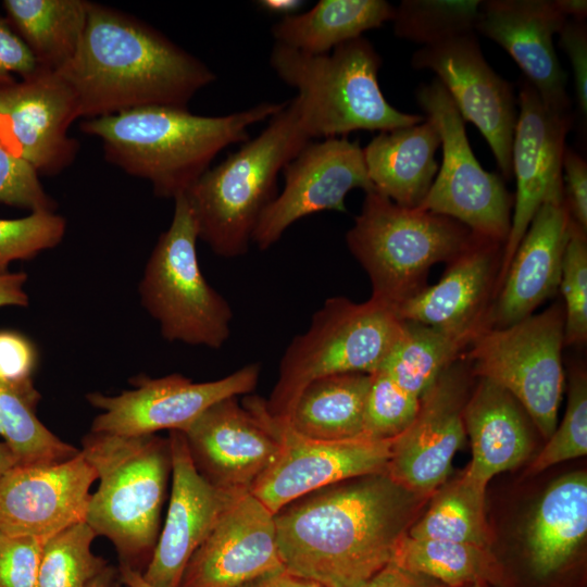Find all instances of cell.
<instances>
[{
  "label": "cell",
  "mask_w": 587,
  "mask_h": 587,
  "mask_svg": "<svg viewBox=\"0 0 587 587\" xmlns=\"http://www.w3.org/2000/svg\"><path fill=\"white\" fill-rule=\"evenodd\" d=\"M428 500L386 472L307 494L274 514L285 571L322 587H359L392 561Z\"/></svg>",
  "instance_id": "1"
},
{
  "label": "cell",
  "mask_w": 587,
  "mask_h": 587,
  "mask_svg": "<svg viewBox=\"0 0 587 587\" xmlns=\"http://www.w3.org/2000/svg\"><path fill=\"white\" fill-rule=\"evenodd\" d=\"M58 73L73 88L85 120L149 105L187 108L216 79L208 65L151 25L91 1L80 46Z\"/></svg>",
  "instance_id": "2"
},
{
  "label": "cell",
  "mask_w": 587,
  "mask_h": 587,
  "mask_svg": "<svg viewBox=\"0 0 587 587\" xmlns=\"http://www.w3.org/2000/svg\"><path fill=\"white\" fill-rule=\"evenodd\" d=\"M286 102H261L221 116L149 105L87 118L80 130L101 140L109 163L148 180L157 197L174 200L190 189L223 149L247 141L249 128L270 120Z\"/></svg>",
  "instance_id": "3"
},
{
  "label": "cell",
  "mask_w": 587,
  "mask_h": 587,
  "mask_svg": "<svg viewBox=\"0 0 587 587\" xmlns=\"http://www.w3.org/2000/svg\"><path fill=\"white\" fill-rule=\"evenodd\" d=\"M311 140L296 96L258 136L207 170L185 193L199 239L222 258L243 255L260 216L277 195L279 173Z\"/></svg>",
  "instance_id": "4"
},
{
  "label": "cell",
  "mask_w": 587,
  "mask_h": 587,
  "mask_svg": "<svg viewBox=\"0 0 587 587\" xmlns=\"http://www.w3.org/2000/svg\"><path fill=\"white\" fill-rule=\"evenodd\" d=\"M99 478L86 523L114 545L120 566L143 573L160 534L171 472L168 439L90 432L80 450Z\"/></svg>",
  "instance_id": "5"
},
{
  "label": "cell",
  "mask_w": 587,
  "mask_h": 587,
  "mask_svg": "<svg viewBox=\"0 0 587 587\" xmlns=\"http://www.w3.org/2000/svg\"><path fill=\"white\" fill-rule=\"evenodd\" d=\"M270 65L280 80L297 89L311 139L346 137L355 130L387 132L425 118L387 101L378 83L382 58L363 36L324 54L275 42Z\"/></svg>",
  "instance_id": "6"
},
{
  "label": "cell",
  "mask_w": 587,
  "mask_h": 587,
  "mask_svg": "<svg viewBox=\"0 0 587 587\" xmlns=\"http://www.w3.org/2000/svg\"><path fill=\"white\" fill-rule=\"evenodd\" d=\"M475 238L462 223L365 192L346 243L366 272L372 298L395 309L426 287L429 268L450 262Z\"/></svg>",
  "instance_id": "7"
},
{
  "label": "cell",
  "mask_w": 587,
  "mask_h": 587,
  "mask_svg": "<svg viewBox=\"0 0 587 587\" xmlns=\"http://www.w3.org/2000/svg\"><path fill=\"white\" fill-rule=\"evenodd\" d=\"M403 327L396 309L375 298L363 302L328 298L312 315L308 329L285 349L278 380L270 399H263L266 411L285 419L311 382L335 374L377 371Z\"/></svg>",
  "instance_id": "8"
},
{
  "label": "cell",
  "mask_w": 587,
  "mask_h": 587,
  "mask_svg": "<svg viewBox=\"0 0 587 587\" xmlns=\"http://www.w3.org/2000/svg\"><path fill=\"white\" fill-rule=\"evenodd\" d=\"M198 239L191 208L180 195L145 266L139 296L167 341L220 349L230 336L233 310L200 268Z\"/></svg>",
  "instance_id": "9"
},
{
  "label": "cell",
  "mask_w": 587,
  "mask_h": 587,
  "mask_svg": "<svg viewBox=\"0 0 587 587\" xmlns=\"http://www.w3.org/2000/svg\"><path fill=\"white\" fill-rule=\"evenodd\" d=\"M564 310L554 303L505 327L482 329L462 355L474 375L505 389L548 439L564 388Z\"/></svg>",
  "instance_id": "10"
},
{
  "label": "cell",
  "mask_w": 587,
  "mask_h": 587,
  "mask_svg": "<svg viewBox=\"0 0 587 587\" xmlns=\"http://www.w3.org/2000/svg\"><path fill=\"white\" fill-rule=\"evenodd\" d=\"M415 93L442 146L441 166L419 208L451 217L473 234L504 245L513 199L502 177L484 170L475 158L465 122L436 77L421 85Z\"/></svg>",
  "instance_id": "11"
},
{
  "label": "cell",
  "mask_w": 587,
  "mask_h": 587,
  "mask_svg": "<svg viewBox=\"0 0 587 587\" xmlns=\"http://www.w3.org/2000/svg\"><path fill=\"white\" fill-rule=\"evenodd\" d=\"M242 405L282 444L278 459L250 492L273 514L314 490L387 470L394 439H310L296 434L284 420L271 415L262 398L248 396Z\"/></svg>",
  "instance_id": "12"
},
{
  "label": "cell",
  "mask_w": 587,
  "mask_h": 587,
  "mask_svg": "<svg viewBox=\"0 0 587 587\" xmlns=\"http://www.w3.org/2000/svg\"><path fill=\"white\" fill-rule=\"evenodd\" d=\"M260 373V364L251 363L204 383H193L180 374L160 378L138 375L130 379L133 389L120 395L86 396L92 407L101 410L90 432L121 436L151 435L162 429L184 433L214 403L250 394L258 385Z\"/></svg>",
  "instance_id": "13"
},
{
  "label": "cell",
  "mask_w": 587,
  "mask_h": 587,
  "mask_svg": "<svg viewBox=\"0 0 587 587\" xmlns=\"http://www.w3.org/2000/svg\"><path fill=\"white\" fill-rule=\"evenodd\" d=\"M411 65L436 74L464 122L479 129L502 176L510 179L517 97L485 60L475 33L422 47L413 53Z\"/></svg>",
  "instance_id": "14"
},
{
  "label": "cell",
  "mask_w": 587,
  "mask_h": 587,
  "mask_svg": "<svg viewBox=\"0 0 587 587\" xmlns=\"http://www.w3.org/2000/svg\"><path fill=\"white\" fill-rule=\"evenodd\" d=\"M78 117L77 97L58 72L38 67L0 86V140L39 175H57L75 161L79 142L68 129Z\"/></svg>",
  "instance_id": "15"
},
{
  "label": "cell",
  "mask_w": 587,
  "mask_h": 587,
  "mask_svg": "<svg viewBox=\"0 0 587 587\" xmlns=\"http://www.w3.org/2000/svg\"><path fill=\"white\" fill-rule=\"evenodd\" d=\"M285 185L263 211L252 236L260 250L275 245L297 221L322 212L347 213L353 189L374 190L363 148L347 137L309 141L283 170Z\"/></svg>",
  "instance_id": "16"
},
{
  "label": "cell",
  "mask_w": 587,
  "mask_h": 587,
  "mask_svg": "<svg viewBox=\"0 0 587 587\" xmlns=\"http://www.w3.org/2000/svg\"><path fill=\"white\" fill-rule=\"evenodd\" d=\"M517 108L511 150L516 192L511 228L495 284L497 290L538 210L546 203L564 202L562 159L565 138L573 124L572 114L559 115L549 110L524 77L520 83Z\"/></svg>",
  "instance_id": "17"
},
{
  "label": "cell",
  "mask_w": 587,
  "mask_h": 587,
  "mask_svg": "<svg viewBox=\"0 0 587 587\" xmlns=\"http://www.w3.org/2000/svg\"><path fill=\"white\" fill-rule=\"evenodd\" d=\"M464 364L448 366L420 399L409 427L392 440L386 473L405 489L430 498L449 478L452 460L466 433Z\"/></svg>",
  "instance_id": "18"
},
{
  "label": "cell",
  "mask_w": 587,
  "mask_h": 587,
  "mask_svg": "<svg viewBox=\"0 0 587 587\" xmlns=\"http://www.w3.org/2000/svg\"><path fill=\"white\" fill-rule=\"evenodd\" d=\"M95 469L83 452L46 464H16L0 478V534L49 539L86 522Z\"/></svg>",
  "instance_id": "19"
},
{
  "label": "cell",
  "mask_w": 587,
  "mask_h": 587,
  "mask_svg": "<svg viewBox=\"0 0 587 587\" xmlns=\"http://www.w3.org/2000/svg\"><path fill=\"white\" fill-rule=\"evenodd\" d=\"M283 572L274 514L248 492L223 512L188 561L178 587H246Z\"/></svg>",
  "instance_id": "20"
},
{
  "label": "cell",
  "mask_w": 587,
  "mask_h": 587,
  "mask_svg": "<svg viewBox=\"0 0 587 587\" xmlns=\"http://www.w3.org/2000/svg\"><path fill=\"white\" fill-rule=\"evenodd\" d=\"M237 398L211 405L183 435L193 465L207 482L243 495L276 462L282 444Z\"/></svg>",
  "instance_id": "21"
},
{
  "label": "cell",
  "mask_w": 587,
  "mask_h": 587,
  "mask_svg": "<svg viewBox=\"0 0 587 587\" xmlns=\"http://www.w3.org/2000/svg\"><path fill=\"white\" fill-rule=\"evenodd\" d=\"M172 490L164 525L141 574L152 587H178L193 552L241 495L223 491L197 471L182 432L168 436Z\"/></svg>",
  "instance_id": "22"
},
{
  "label": "cell",
  "mask_w": 587,
  "mask_h": 587,
  "mask_svg": "<svg viewBox=\"0 0 587 587\" xmlns=\"http://www.w3.org/2000/svg\"><path fill=\"white\" fill-rule=\"evenodd\" d=\"M566 21L552 0H485L475 29L511 55L544 104L559 115L571 114L567 76L553 43Z\"/></svg>",
  "instance_id": "23"
},
{
  "label": "cell",
  "mask_w": 587,
  "mask_h": 587,
  "mask_svg": "<svg viewBox=\"0 0 587 587\" xmlns=\"http://www.w3.org/2000/svg\"><path fill=\"white\" fill-rule=\"evenodd\" d=\"M502 243L475 235L461 253L448 262L433 286L396 308L402 321L445 332L476 336L488 326V299L496 284Z\"/></svg>",
  "instance_id": "24"
},
{
  "label": "cell",
  "mask_w": 587,
  "mask_h": 587,
  "mask_svg": "<svg viewBox=\"0 0 587 587\" xmlns=\"http://www.w3.org/2000/svg\"><path fill=\"white\" fill-rule=\"evenodd\" d=\"M571 216L565 201L546 203L532 220L508 267L488 326L505 327L532 314L559 289Z\"/></svg>",
  "instance_id": "25"
},
{
  "label": "cell",
  "mask_w": 587,
  "mask_h": 587,
  "mask_svg": "<svg viewBox=\"0 0 587 587\" xmlns=\"http://www.w3.org/2000/svg\"><path fill=\"white\" fill-rule=\"evenodd\" d=\"M521 404L502 387L479 378L463 409L472 460L463 471L487 488L497 474L519 466L532 450V438Z\"/></svg>",
  "instance_id": "26"
},
{
  "label": "cell",
  "mask_w": 587,
  "mask_h": 587,
  "mask_svg": "<svg viewBox=\"0 0 587 587\" xmlns=\"http://www.w3.org/2000/svg\"><path fill=\"white\" fill-rule=\"evenodd\" d=\"M440 142L426 116L419 124L380 132L363 148L374 190L399 205L419 207L437 175L435 154Z\"/></svg>",
  "instance_id": "27"
},
{
  "label": "cell",
  "mask_w": 587,
  "mask_h": 587,
  "mask_svg": "<svg viewBox=\"0 0 587 587\" xmlns=\"http://www.w3.org/2000/svg\"><path fill=\"white\" fill-rule=\"evenodd\" d=\"M587 534V475L562 476L546 491L527 528L533 573L549 577L573 558Z\"/></svg>",
  "instance_id": "28"
},
{
  "label": "cell",
  "mask_w": 587,
  "mask_h": 587,
  "mask_svg": "<svg viewBox=\"0 0 587 587\" xmlns=\"http://www.w3.org/2000/svg\"><path fill=\"white\" fill-rule=\"evenodd\" d=\"M370 374L342 373L317 378L298 396L284 420L305 438L341 441L363 437Z\"/></svg>",
  "instance_id": "29"
},
{
  "label": "cell",
  "mask_w": 587,
  "mask_h": 587,
  "mask_svg": "<svg viewBox=\"0 0 587 587\" xmlns=\"http://www.w3.org/2000/svg\"><path fill=\"white\" fill-rule=\"evenodd\" d=\"M394 15L395 7L385 0H321L305 12L282 17L271 34L276 43L324 54L391 22Z\"/></svg>",
  "instance_id": "30"
},
{
  "label": "cell",
  "mask_w": 587,
  "mask_h": 587,
  "mask_svg": "<svg viewBox=\"0 0 587 587\" xmlns=\"http://www.w3.org/2000/svg\"><path fill=\"white\" fill-rule=\"evenodd\" d=\"M90 1L4 0L8 23L38 67L59 72L75 57L86 29Z\"/></svg>",
  "instance_id": "31"
},
{
  "label": "cell",
  "mask_w": 587,
  "mask_h": 587,
  "mask_svg": "<svg viewBox=\"0 0 587 587\" xmlns=\"http://www.w3.org/2000/svg\"><path fill=\"white\" fill-rule=\"evenodd\" d=\"M398 565L428 576L448 587L474 584L504 587V569L489 547L439 539H417L407 534L392 559Z\"/></svg>",
  "instance_id": "32"
},
{
  "label": "cell",
  "mask_w": 587,
  "mask_h": 587,
  "mask_svg": "<svg viewBox=\"0 0 587 587\" xmlns=\"http://www.w3.org/2000/svg\"><path fill=\"white\" fill-rule=\"evenodd\" d=\"M486 488L462 472L447 479L429 498L407 535L489 547L492 535L485 512Z\"/></svg>",
  "instance_id": "33"
},
{
  "label": "cell",
  "mask_w": 587,
  "mask_h": 587,
  "mask_svg": "<svg viewBox=\"0 0 587 587\" xmlns=\"http://www.w3.org/2000/svg\"><path fill=\"white\" fill-rule=\"evenodd\" d=\"M474 338L404 321L403 332L380 370L421 399L448 366L462 359Z\"/></svg>",
  "instance_id": "34"
},
{
  "label": "cell",
  "mask_w": 587,
  "mask_h": 587,
  "mask_svg": "<svg viewBox=\"0 0 587 587\" xmlns=\"http://www.w3.org/2000/svg\"><path fill=\"white\" fill-rule=\"evenodd\" d=\"M40 394L33 384L0 380V436L18 464H48L75 457L79 450L50 432L37 417Z\"/></svg>",
  "instance_id": "35"
},
{
  "label": "cell",
  "mask_w": 587,
  "mask_h": 587,
  "mask_svg": "<svg viewBox=\"0 0 587 587\" xmlns=\"http://www.w3.org/2000/svg\"><path fill=\"white\" fill-rule=\"evenodd\" d=\"M479 0H402L395 7V35L411 42L432 46L475 33Z\"/></svg>",
  "instance_id": "36"
},
{
  "label": "cell",
  "mask_w": 587,
  "mask_h": 587,
  "mask_svg": "<svg viewBox=\"0 0 587 587\" xmlns=\"http://www.w3.org/2000/svg\"><path fill=\"white\" fill-rule=\"evenodd\" d=\"M96 533L86 523H77L46 540L42 549L38 587H88L108 566L91 551Z\"/></svg>",
  "instance_id": "37"
},
{
  "label": "cell",
  "mask_w": 587,
  "mask_h": 587,
  "mask_svg": "<svg viewBox=\"0 0 587 587\" xmlns=\"http://www.w3.org/2000/svg\"><path fill=\"white\" fill-rule=\"evenodd\" d=\"M370 377L363 437L373 440L395 439L413 422L420 399L402 389L380 369L371 373Z\"/></svg>",
  "instance_id": "38"
},
{
  "label": "cell",
  "mask_w": 587,
  "mask_h": 587,
  "mask_svg": "<svg viewBox=\"0 0 587 587\" xmlns=\"http://www.w3.org/2000/svg\"><path fill=\"white\" fill-rule=\"evenodd\" d=\"M586 233L571 218L559 286L564 299V345H584L587 339Z\"/></svg>",
  "instance_id": "39"
},
{
  "label": "cell",
  "mask_w": 587,
  "mask_h": 587,
  "mask_svg": "<svg viewBox=\"0 0 587 587\" xmlns=\"http://www.w3.org/2000/svg\"><path fill=\"white\" fill-rule=\"evenodd\" d=\"M587 453V379L583 371L572 372L564 417L529 467L540 473L554 464Z\"/></svg>",
  "instance_id": "40"
},
{
  "label": "cell",
  "mask_w": 587,
  "mask_h": 587,
  "mask_svg": "<svg viewBox=\"0 0 587 587\" xmlns=\"http://www.w3.org/2000/svg\"><path fill=\"white\" fill-rule=\"evenodd\" d=\"M66 232V221L55 212H32L21 218H0V272L10 263L29 260L58 246Z\"/></svg>",
  "instance_id": "41"
},
{
  "label": "cell",
  "mask_w": 587,
  "mask_h": 587,
  "mask_svg": "<svg viewBox=\"0 0 587 587\" xmlns=\"http://www.w3.org/2000/svg\"><path fill=\"white\" fill-rule=\"evenodd\" d=\"M0 203L32 212H54L35 168L0 140Z\"/></svg>",
  "instance_id": "42"
},
{
  "label": "cell",
  "mask_w": 587,
  "mask_h": 587,
  "mask_svg": "<svg viewBox=\"0 0 587 587\" xmlns=\"http://www.w3.org/2000/svg\"><path fill=\"white\" fill-rule=\"evenodd\" d=\"M47 539L0 534V587H38Z\"/></svg>",
  "instance_id": "43"
},
{
  "label": "cell",
  "mask_w": 587,
  "mask_h": 587,
  "mask_svg": "<svg viewBox=\"0 0 587 587\" xmlns=\"http://www.w3.org/2000/svg\"><path fill=\"white\" fill-rule=\"evenodd\" d=\"M37 351L33 342L14 330H0V380L16 386L33 384Z\"/></svg>",
  "instance_id": "44"
},
{
  "label": "cell",
  "mask_w": 587,
  "mask_h": 587,
  "mask_svg": "<svg viewBox=\"0 0 587 587\" xmlns=\"http://www.w3.org/2000/svg\"><path fill=\"white\" fill-rule=\"evenodd\" d=\"M559 43L567 55L573 77L577 104L582 114H587V28L585 21L567 20L559 32Z\"/></svg>",
  "instance_id": "45"
},
{
  "label": "cell",
  "mask_w": 587,
  "mask_h": 587,
  "mask_svg": "<svg viewBox=\"0 0 587 587\" xmlns=\"http://www.w3.org/2000/svg\"><path fill=\"white\" fill-rule=\"evenodd\" d=\"M564 201L572 221L587 232V164L572 149L565 148L562 159Z\"/></svg>",
  "instance_id": "46"
},
{
  "label": "cell",
  "mask_w": 587,
  "mask_h": 587,
  "mask_svg": "<svg viewBox=\"0 0 587 587\" xmlns=\"http://www.w3.org/2000/svg\"><path fill=\"white\" fill-rule=\"evenodd\" d=\"M38 65L14 33L4 15L0 14V86L33 74Z\"/></svg>",
  "instance_id": "47"
},
{
  "label": "cell",
  "mask_w": 587,
  "mask_h": 587,
  "mask_svg": "<svg viewBox=\"0 0 587 587\" xmlns=\"http://www.w3.org/2000/svg\"><path fill=\"white\" fill-rule=\"evenodd\" d=\"M359 587H448L391 561Z\"/></svg>",
  "instance_id": "48"
},
{
  "label": "cell",
  "mask_w": 587,
  "mask_h": 587,
  "mask_svg": "<svg viewBox=\"0 0 587 587\" xmlns=\"http://www.w3.org/2000/svg\"><path fill=\"white\" fill-rule=\"evenodd\" d=\"M26 282L25 272H0V308L27 307L29 298L25 290Z\"/></svg>",
  "instance_id": "49"
},
{
  "label": "cell",
  "mask_w": 587,
  "mask_h": 587,
  "mask_svg": "<svg viewBox=\"0 0 587 587\" xmlns=\"http://www.w3.org/2000/svg\"><path fill=\"white\" fill-rule=\"evenodd\" d=\"M246 587H322L319 584L291 575L287 572L274 574L249 584Z\"/></svg>",
  "instance_id": "50"
},
{
  "label": "cell",
  "mask_w": 587,
  "mask_h": 587,
  "mask_svg": "<svg viewBox=\"0 0 587 587\" xmlns=\"http://www.w3.org/2000/svg\"><path fill=\"white\" fill-rule=\"evenodd\" d=\"M258 7L266 13L278 14L283 17L299 13L304 1L301 0H260Z\"/></svg>",
  "instance_id": "51"
},
{
  "label": "cell",
  "mask_w": 587,
  "mask_h": 587,
  "mask_svg": "<svg viewBox=\"0 0 587 587\" xmlns=\"http://www.w3.org/2000/svg\"><path fill=\"white\" fill-rule=\"evenodd\" d=\"M557 10L567 20L585 21L587 16L586 0H552Z\"/></svg>",
  "instance_id": "52"
},
{
  "label": "cell",
  "mask_w": 587,
  "mask_h": 587,
  "mask_svg": "<svg viewBox=\"0 0 587 587\" xmlns=\"http://www.w3.org/2000/svg\"><path fill=\"white\" fill-rule=\"evenodd\" d=\"M118 576L121 583L126 587H152L142 577L141 573L126 566H118Z\"/></svg>",
  "instance_id": "53"
},
{
  "label": "cell",
  "mask_w": 587,
  "mask_h": 587,
  "mask_svg": "<svg viewBox=\"0 0 587 587\" xmlns=\"http://www.w3.org/2000/svg\"><path fill=\"white\" fill-rule=\"evenodd\" d=\"M16 464L18 460L12 449L4 441L0 442V478Z\"/></svg>",
  "instance_id": "54"
},
{
  "label": "cell",
  "mask_w": 587,
  "mask_h": 587,
  "mask_svg": "<svg viewBox=\"0 0 587 587\" xmlns=\"http://www.w3.org/2000/svg\"><path fill=\"white\" fill-rule=\"evenodd\" d=\"M118 577V571L108 565L91 583L88 587H114V583Z\"/></svg>",
  "instance_id": "55"
},
{
  "label": "cell",
  "mask_w": 587,
  "mask_h": 587,
  "mask_svg": "<svg viewBox=\"0 0 587 587\" xmlns=\"http://www.w3.org/2000/svg\"><path fill=\"white\" fill-rule=\"evenodd\" d=\"M467 587H489V586L486 585V584H474V585H471V586H467Z\"/></svg>",
  "instance_id": "56"
}]
</instances>
